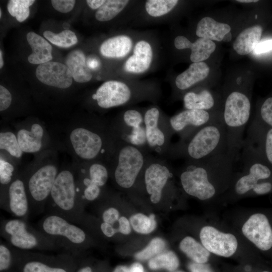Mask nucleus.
<instances>
[{
  "instance_id": "6ab92c4d",
  "label": "nucleus",
  "mask_w": 272,
  "mask_h": 272,
  "mask_svg": "<svg viewBox=\"0 0 272 272\" xmlns=\"http://www.w3.org/2000/svg\"><path fill=\"white\" fill-rule=\"evenodd\" d=\"M244 141L255 149L272 168V127L255 119L250 123Z\"/></svg>"
},
{
  "instance_id": "dca6fc26",
  "label": "nucleus",
  "mask_w": 272,
  "mask_h": 272,
  "mask_svg": "<svg viewBox=\"0 0 272 272\" xmlns=\"http://www.w3.org/2000/svg\"><path fill=\"white\" fill-rule=\"evenodd\" d=\"M243 235L259 249L266 251L272 247V229L267 217L256 213L244 224Z\"/></svg>"
},
{
  "instance_id": "c03bdc74",
  "label": "nucleus",
  "mask_w": 272,
  "mask_h": 272,
  "mask_svg": "<svg viewBox=\"0 0 272 272\" xmlns=\"http://www.w3.org/2000/svg\"><path fill=\"white\" fill-rule=\"evenodd\" d=\"M51 3L53 8L56 11L66 13L70 12L74 8L76 1L74 0H52Z\"/></svg>"
},
{
  "instance_id": "2eb2a0df",
  "label": "nucleus",
  "mask_w": 272,
  "mask_h": 272,
  "mask_svg": "<svg viewBox=\"0 0 272 272\" xmlns=\"http://www.w3.org/2000/svg\"><path fill=\"white\" fill-rule=\"evenodd\" d=\"M132 98V92L125 83L109 81L101 85L93 94L92 98L102 108L107 109L128 103Z\"/></svg>"
},
{
  "instance_id": "37998d69",
  "label": "nucleus",
  "mask_w": 272,
  "mask_h": 272,
  "mask_svg": "<svg viewBox=\"0 0 272 272\" xmlns=\"http://www.w3.org/2000/svg\"><path fill=\"white\" fill-rule=\"evenodd\" d=\"M14 168L9 162L1 159L0 160V183L2 185H8L11 184Z\"/></svg>"
},
{
  "instance_id": "f257e3e1",
  "label": "nucleus",
  "mask_w": 272,
  "mask_h": 272,
  "mask_svg": "<svg viewBox=\"0 0 272 272\" xmlns=\"http://www.w3.org/2000/svg\"><path fill=\"white\" fill-rule=\"evenodd\" d=\"M228 151L227 132L221 117L171 144L167 156L197 161Z\"/></svg>"
},
{
  "instance_id": "2f4dec72",
  "label": "nucleus",
  "mask_w": 272,
  "mask_h": 272,
  "mask_svg": "<svg viewBox=\"0 0 272 272\" xmlns=\"http://www.w3.org/2000/svg\"><path fill=\"white\" fill-rule=\"evenodd\" d=\"M127 0H108L95 13L96 19L101 22L109 21L116 16L128 3Z\"/></svg>"
},
{
  "instance_id": "f3484780",
  "label": "nucleus",
  "mask_w": 272,
  "mask_h": 272,
  "mask_svg": "<svg viewBox=\"0 0 272 272\" xmlns=\"http://www.w3.org/2000/svg\"><path fill=\"white\" fill-rule=\"evenodd\" d=\"M5 206L3 210L15 218L28 220L30 215L26 187L20 179L14 180L9 186Z\"/></svg>"
},
{
  "instance_id": "39448f33",
  "label": "nucleus",
  "mask_w": 272,
  "mask_h": 272,
  "mask_svg": "<svg viewBox=\"0 0 272 272\" xmlns=\"http://www.w3.org/2000/svg\"><path fill=\"white\" fill-rule=\"evenodd\" d=\"M51 203L47 213L60 216L79 225L84 214L78 199L73 173L63 170L57 175L49 196Z\"/></svg>"
},
{
  "instance_id": "a19ab883",
  "label": "nucleus",
  "mask_w": 272,
  "mask_h": 272,
  "mask_svg": "<svg viewBox=\"0 0 272 272\" xmlns=\"http://www.w3.org/2000/svg\"><path fill=\"white\" fill-rule=\"evenodd\" d=\"M15 260L14 248L7 242L0 243V271H7Z\"/></svg>"
},
{
  "instance_id": "3c124183",
  "label": "nucleus",
  "mask_w": 272,
  "mask_h": 272,
  "mask_svg": "<svg viewBox=\"0 0 272 272\" xmlns=\"http://www.w3.org/2000/svg\"><path fill=\"white\" fill-rule=\"evenodd\" d=\"M100 228L102 234L107 237H112L117 232V229L105 222H102Z\"/></svg>"
},
{
  "instance_id": "72a5a7b5",
  "label": "nucleus",
  "mask_w": 272,
  "mask_h": 272,
  "mask_svg": "<svg viewBox=\"0 0 272 272\" xmlns=\"http://www.w3.org/2000/svg\"><path fill=\"white\" fill-rule=\"evenodd\" d=\"M43 36L51 43L60 47H70L78 42L76 34L69 29L57 34L50 31H45L43 32Z\"/></svg>"
},
{
  "instance_id": "13d9d810",
  "label": "nucleus",
  "mask_w": 272,
  "mask_h": 272,
  "mask_svg": "<svg viewBox=\"0 0 272 272\" xmlns=\"http://www.w3.org/2000/svg\"><path fill=\"white\" fill-rule=\"evenodd\" d=\"M4 65V60L3 58L2 51L0 50V68L2 69Z\"/></svg>"
},
{
  "instance_id": "423d86ee",
  "label": "nucleus",
  "mask_w": 272,
  "mask_h": 272,
  "mask_svg": "<svg viewBox=\"0 0 272 272\" xmlns=\"http://www.w3.org/2000/svg\"><path fill=\"white\" fill-rule=\"evenodd\" d=\"M148 152L119 140L113 154V177L123 189L131 188L145 166Z\"/></svg>"
},
{
  "instance_id": "1a4fd4ad",
  "label": "nucleus",
  "mask_w": 272,
  "mask_h": 272,
  "mask_svg": "<svg viewBox=\"0 0 272 272\" xmlns=\"http://www.w3.org/2000/svg\"><path fill=\"white\" fill-rule=\"evenodd\" d=\"M143 176L145 189L153 203L162 199L165 187L173 177L170 164L162 157H155L150 154L141 173Z\"/></svg>"
},
{
  "instance_id": "6e6d98bb",
  "label": "nucleus",
  "mask_w": 272,
  "mask_h": 272,
  "mask_svg": "<svg viewBox=\"0 0 272 272\" xmlns=\"http://www.w3.org/2000/svg\"><path fill=\"white\" fill-rule=\"evenodd\" d=\"M76 272H93V270L90 266L86 265L78 268Z\"/></svg>"
},
{
  "instance_id": "bb28decb",
  "label": "nucleus",
  "mask_w": 272,
  "mask_h": 272,
  "mask_svg": "<svg viewBox=\"0 0 272 272\" xmlns=\"http://www.w3.org/2000/svg\"><path fill=\"white\" fill-rule=\"evenodd\" d=\"M65 65L71 72L73 79L78 83L89 82L92 74L87 64L84 53L80 50L71 51L66 56Z\"/></svg>"
},
{
  "instance_id": "4c0bfd02",
  "label": "nucleus",
  "mask_w": 272,
  "mask_h": 272,
  "mask_svg": "<svg viewBox=\"0 0 272 272\" xmlns=\"http://www.w3.org/2000/svg\"><path fill=\"white\" fill-rule=\"evenodd\" d=\"M0 149L7 151L16 158H20L23 153L16 135L10 131L1 132Z\"/></svg>"
},
{
  "instance_id": "c756f323",
  "label": "nucleus",
  "mask_w": 272,
  "mask_h": 272,
  "mask_svg": "<svg viewBox=\"0 0 272 272\" xmlns=\"http://www.w3.org/2000/svg\"><path fill=\"white\" fill-rule=\"evenodd\" d=\"M183 100L185 109L210 112L216 106V101L213 94L207 89L199 92H188L184 95Z\"/></svg>"
},
{
  "instance_id": "f704fd0d",
  "label": "nucleus",
  "mask_w": 272,
  "mask_h": 272,
  "mask_svg": "<svg viewBox=\"0 0 272 272\" xmlns=\"http://www.w3.org/2000/svg\"><path fill=\"white\" fill-rule=\"evenodd\" d=\"M155 217L154 214H151L148 217L139 213L131 216L130 223L136 232L141 234H149L153 231L156 227Z\"/></svg>"
},
{
  "instance_id": "b1692460",
  "label": "nucleus",
  "mask_w": 272,
  "mask_h": 272,
  "mask_svg": "<svg viewBox=\"0 0 272 272\" xmlns=\"http://www.w3.org/2000/svg\"><path fill=\"white\" fill-rule=\"evenodd\" d=\"M209 72V66L205 62H193L186 70L176 77V86L181 91L187 90L206 78Z\"/></svg>"
},
{
  "instance_id": "4d7b16f0",
  "label": "nucleus",
  "mask_w": 272,
  "mask_h": 272,
  "mask_svg": "<svg viewBox=\"0 0 272 272\" xmlns=\"http://www.w3.org/2000/svg\"><path fill=\"white\" fill-rule=\"evenodd\" d=\"M232 34L230 32L227 33L224 37L223 40L224 42H229L231 40Z\"/></svg>"
},
{
  "instance_id": "ea45409f",
  "label": "nucleus",
  "mask_w": 272,
  "mask_h": 272,
  "mask_svg": "<svg viewBox=\"0 0 272 272\" xmlns=\"http://www.w3.org/2000/svg\"><path fill=\"white\" fill-rule=\"evenodd\" d=\"M89 177L93 183L97 185L100 187L103 186L108 179V170L101 163H93L89 168Z\"/></svg>"
},
{
  "instance_id": "680f3d73",
  "label": "nucleus",
  "mask_w": 272,
  "mask_h": 272,
  "mask_svg": "<svg viewBox=\"0 0 272 272\" xmlns=\"http://www.w3.org/2000/svg\"><path fill=\"white\" fill-rule=\"evenodd\" d=\"M262 272H268V271H263Z\"/></svg>"
},
{
  "instance_id": "de8ad7c7",
  "label": "nucleus",
  "mask_w": 272,
  "mask_h": 272,
  "mask_svg": "<svg viewBox=\"0 0 272 272\" xmlns=\"http://www.w3.org/2000/svg\"><path fill=\"white\" fill-rule=\"evenodd\" d=\"M271 50L272 39H269L259 42L254 49V52L259 54L268 52Z\"/></svg>"
},
{
  "instance_id": "bf43d9fd",
  "label": "nucleus",
  "mask_w": 272,
  "mask_h": 272,
  "mask_svg": "<svg viewBox=\"0 0 272 272\" xmlns=\"http://www.w3.org/2000/svg\"><path fill=\"white\" fill-rule=\"evenodd\" d=\"M237 2L240 3H255L257 2V0H237Z\"/></svg>"
},
{
  "instance_id": "58836bf2",
  "label": "nucleus",
  "mask_w": 272,
  "mask_h": 272,
  "mask_svg": "<svg viewBox=\"0 0 272 272\" xmlns=\"http://www.w3.org/2000/svg\"><path fill=\"white\" fill-rule=\"evenodd\" d=\"M166 246L164 240L160 238L153 239L143 250L138 252L135 257L138 260H146L160 254Z\"/></svg>"
},
{
  "instance_id": "7ed1b4c3",
  "label": "nucleus",
  "mask_w": 272,
  "mask_h": 272,
  "mask_svg": "<svg viewBox=\"0 0 272 272\" xmlns=\"http://www.w3.org/2000/svg\"><path fill=\"white\" fill-rule=\"evenodd\" d=\"M37 227L54 240L59 249L75 256H79L89 245L85 229L58 215L47 213L38 221Z\"/></svg>"
},
{
  "instance_id": "052dcab7",
  "label": "nucleus",
  "mask_w": 272,
  "mask_h": 272,
  "mask_svg": "<svg viewBox=\"0 0 272 272\" xmlns=\"http://www.w3.org/2000/svg\"><path fill=\"white\" fill-rule=\"evenodd\" d=\"M2 10L0 9V18L2 17Z\"/></svg>"
},
{
  "instance_id": "c9c22d12",
  "label": "nucleus",
  "mask_w": 272,
  "mask_h": 272,
  "mask_svg": "<svg viewBox=\"0 0 272 272\" xmlns=\"http://www.w3.org/2000/svg\"><path fill=\"white\" fill-rule=\"evenodd\" d=\"M35 1L34 0H10L7 4L10 14L15 17L19 22L24 21L30 14L29 7Z\"/></svg>"
},
{
  "instance_id": "6e6552de",
  "label": "nucleus",
  "mask_w": 272,
  "mask_h": 272,
  "mask_svg": "<svg viewBox=\"0 0 272 272\" xmlns=\"http://www.w3.org/2000/svg\"><path fill=\"white\" fill-rule=\"evenodd\" d=\"M57 174L55 166L46 165L39 168L29 178L26 190L30 215H38L46 210L48 198Z\"/></svg>"
},
{
  "instance_id": "8fccbe9b",
  "label": "nucleus",
  "mask_w": 272,
  "mask_h": 272,
  "mask_svg": "<svg viewBox=\"0 0 272 272\" xmlns=\"http://www.w3.org/2000/svg\"><path fill=\"white\" fill-rule=\"evenodd\" d=\"M190 272H214L208 264L191 262L188 266Z\"/></svg>"
},
{
  "instance_id": "49530a36",
  "label": "nucleus",
  "mask_w": 272,
  "mask_h": 272,
  "mask_svg": "<svg viewBox=\"0 0 272 272\" xmlns=\"http://www.w3.org/2000/svg\"><path fill=\"white\" fill-rule=\"evenodd\" d=\"M12 95L3 86H0V111L6 110L11 105Z\"/></svg>"
},
{
  "instance_id": "4468645a",
  "label": "nucleus",
  "mask_w": 272,
  "mask_h": 272,
  "mask_svg": "<svg viewBox=\"0 0 272 272\" xmlns=\"http://www.w3.org/2000/svg\"><path fill=\"white\" fill-rule=\"evenodd\" d=\"M199 236L202 245L215 254L228 257L237 250L238 242L235 236L220 232L213 227L202 228Z\"/></svg>"
},
{
  "instance_id": "a211bd4d",
  "label": "nucleus",
  "mask_w": 272,
  "mask_h": 272,
  "mask_svg": "<svg viewBox=\"0 0 272 272\" xmlns=\"http://www.w3.org/2000/svg\"><path fill=\"white\" fill-rule=\"evenodd\" d=\"M35 75L44 84L60 89H66L72 84L73 77L67 66L62 63L49 61L39 64Z\"/></svg>"
},
{
  "instance_id": "864d4df0",
  "label": "nucleus",
  "mask_w": 272,
  "mask_h": 272,
  "mask_svg": "<svg viewBox=\"0 0 272 272\" xmlns=\"http://www.w3.org/2000/svg\"><path fill=\"white\" fill-rule=\"evenodd\" d=\"M129 272H144V269L142 264L136 262L133 263L129 268Z\"/></svg>"
},
{
  "instance_id": "a18cd8bd",
  "label": "nucleus",
  "mask_w": 272,
  "mask_h": 272,
  "mask_svg": "<svg viewBox=\"0 0 272 272\" xmlns=\"http://www.w3.org/2000/svg\"><path fill=\"white\" fill-rule=\"evenodd\" d=\"M119 213L118 210L113 207H110L105 210L102 214V222H105L113 226L114 223L118 221Z\"/></svg>"
},
{
  "instance_id": "412c9836",
  "label": "nucleus",
  "mask_w": 272,
  "mask_h": 272,
  "mask_svg": "<svg viewBox=\"0 0 272 272\" xmlns=\"http://www.w3.org/2000/svg\"><path fill=\"white\" fill-rule=\"evenodd\" d=\"M174 45L178 49H190V58L193 62H201L208 59L216 47L213 41L206 38H200L191 43L187 38L181 35L175 38Z\"/></svg>"
},
{
  "instance_id": "79ce46f5",
  "label": "nucleus",
  "mask_w": 272,
  "mask_h": 272,
  "mask_svg": "<svg viewBox=\"0 0 272 272\" xmlns=\"http://www.w3.org/2000/svg\"><path fill=\"white\" fill-rule=\"evenodd\" d=\"M255 119L272 127V96L267 98L261 103Z\"/></svg>"
},
{
  "instance_id": "603ef678",
  "label": "nucleus",
  "mask_w": 272,
  "mask_h": 272,
  "mask_svg": "<svg viewBox=\"0 0 272 272\" xmlns=\"http://www.w3.org/2000/svg\"><path fill=\"white\" fill-rule=\"evenodd\" d=\"M106 1L103 0H87V4L92 9H98L100 8Z\"/></svg>"
},
{
  "instance_id": "f03ea898",
  "label": "nucleus",
  "mask_w": 272,
  "mask_h": 272,
  "mask_svg": "<svg viewBox=\"0 0 272 272\" xmlns=\"http://www.w3.org/2000/svg\"><path fill=\"white\" fill-rule=\"evenodd\" d=\"M239 160L243 169L234 184L235 193L238 195L250 191L257 195L269 193L272 190V168L244 140Z\"/></svg>"
},
{
  "instance_id": "c85d7f7f",
  "label": "nucleus",
  "mask_w": 272,
  "mask_h": 272,
  "mask_svg": "<svg viewBox=\"0 0 272 272\" xmlns=\"http://www.w3.org/2000/svg\"><path fill=\"white\" fill-rule=\"evenodd\" d=\"M43 130L42 126L33 124L30 131L21 129L18 132L17 140L21 149L25 153H35L40 150L42 146Z\"/></svg>"
},
{
  "instance_id": "4be33fe9",
  "label": "nucleus",
  "mask_w": 272,
  "mask_h": 272,
  "mask_svg": "<svg viewBox=\"0 0 272 272\" xmlns=\"http://www.w3.org/2000/svg\"><path fill=\"white\" fill-rule=\"evenodd\" d=\"M152 57V49L150 44L145 41H140L135 45L133 54L126 61L124 69L129 73H144L150 67Z\"/></svg>"
},
{
  "instance_id": "473e14b6",
  "label": "nucleus",
  "mask_w": 272,
  "mask_h": 272,
  "mask_svg": "<svg viewBox=\"0 0 272 272\" xmlns=\"http://www.w3.org/2000/svg\"><path fill=\"white\" fill-rule=\"evenodd\" d=\"M179 264L177 256L171 251L160 253L151 258L149 262V266L151 269L164 268L170 271L176 269Z\"/></svg>"
},
{
  "instance_id": "e2e57ef3",
  "label": "nucleus",
  "mask_w": 272,
  "mask_h": 272,
  "mask_svg": "<svg viewBox=\"0 0 272 272\" xmlns=\"http://www.w3.org/2000/svg\"><path fill=\"white\" fill-rule=\"evenodd\" d=\"M178 272H182V271H178Z\"/></svg>"
},
{
  "instance_id": "393cba45",
  "label": "nucleus",
  "mask_w": 272,
  "mask_h": 272,
  "mask_svg": "<svg viewBox=\"0 0 272 272\" xmlns=\"http://www.w3.org/2000/svg\"><path fill=\"white\" fill-rule=\"evenodd\" d=\"M132 45L130 37L124 35H118L104 41L100 47V52L108 58H122L130 52Z\"/></svg>"
},
{
  "instance_id": "f8f14e48",
  "label": "nucleus",
  "mask_w": 272,
  "mask_h": 272,
  "mask_svg": "<svg viewBox=\"0 0 272 272\" xmlns=\"http://www.w3.org/2000/svg\"><path fill=\"white\" fill-rule=\"evenodd\" d=\"M220 118L221 114L185 109L169 118V122L174 133L178 134L179 140H183L204 125Z\"/></svg>"
},
{
  "instance_id": "09e8293b",
  "label": "nucleus",
  "mask_w": 272,
  "mask_h": 272,
  "mask_svg": "<svg viewBox=\"0 0 272 272\" xmlns=\"http://www.w3.org/2000/svg\"><path fill=\"white\" fill-rule=\"evenodd\" d=\"M119 227L117 228V232L127 235L131 232V227L129 222L124 217H120L118 220Z\"/></svg>"
},
{
  "instance_id": "5fc2aeb1",
  "label": "nucleus",
  "mask_w": 272,
  "mask_h": 272,
  "mask_svg": "<svg viewBox=\"0 0 272 272\" xmlns=\"http://www.w3.org/2000/svg\"><path fill=\"white\" fill-rule=\"evenodd\" d=\"M113 272H129V268L124 265H118L115 267Z\"/></svg>"
},
{
  "instance_id": "ddd939ff",
  "label": "nucleus",
  "mask_w": 272,
  "mask_h": 272,
  "mask_svg": "<svg viewBox=\"0 0 272 272\" xmlns=\"http://www.w3.org/2000/svg\"><path fill=\"white\" fill-rule=\"evenodd\" d=\"M70 140L76 153L85 160H94L107 152L103 136L96 131L75 128L71 133Z\"/></svg>"
},
{
  "instance_id": "5701e85b",
  "label": "nucleus",
  "mask_w": 272,
  "mask_h": 272,
  "mask_svg": "<svg viewBox=\"0 0 272 272\" xmlns=\"http://www.w3.org/2000/svg\"><path fill=\"white\" fill-rule=\"evenodd\" d=\"M26 39L32 50L28 57L30 63L40 64L50 61L52 46L46 40L34 32H28Z\"/></svg>"
},
{
  "instance_id": "20e7f679",
  "label": "nucleus",
  "mask_w": 272,
  "mask_h": 272,
  "mask_svg": "<svg viewBox=\"0 0 272 272\" xmlns=\"http://www.w3.org/2000/svg\"><path fill=\"white\" fill-rule=\"evenodd\" d=\"M0 232L6 242L16 249L27 251L59 249L54 240L30 225L28 220L15 218L3 220Z\"/></svg>"
},
{
  "instance_id": "0eeeda50",
  "label": "nucleus",
  "mask_w": 272,
  "mask_h": 272,
  "mask_svg": "<svg viewBox=\"0 0 272 272\" xmlns=\"http://www.w3.org/2000/svg\"><path fill=\"white\" fill-rule=\"evenodd\" d=\"M144 120L150 152L155 153L162 158L167 156L174 134L169 118L164 117L157 107H153L146 111Z\"/></svg>"
},
{
  "instance_id": "9b49d317",
  "label": "nucleus",
  "mask_w": 272,
  "mask_h": 272,
  "mask_svg": "<svg viewBox=\"0 0 272 272\" xmlns=\"http://www.w3.org/2000/svg\"><path fill=\"white\" fill-rule=\"evenodd\" d=\"M119 140L150 153L147 143L144 115L135 109L125 111L114 127Z\"/></svg>"
},
{
  "instance_id": "aec40b11",
  "label": "nucleus",
  "mask_w": 272,
  "mask_h": 272,
  "mask_svg": "<svg viewBox=\"0 0 272 272\" xmlns=\"http://www.w3.org/2000/svg\"><path fill=\"white\" fill-rule=\"evenodd\" d=\"M16 256L24 261L21 272H69L67 268L48 263L49 256L14 248Z\"/></svg>"
},
{
  "instance_id": "7c9ffc66",
  "label": "nucleus",
  "mask_w": 272,
  "mask_h": 272,
  "mask_svg": "<svg viewBox=\"0 0 272 272\" xmlns=\"http://www.w3.org/2000/svg\"><path fill=\"white\" fill-rule=\"evenodd\" d=\"M180 250L194 262L205 263L209 259L210 252L193 238L187 236L179 245Z\"/></svg>"
},
{
  "instance_id": "9d476101",
  "label": "nucleus",
  "mask_w": 272,
  "mask_h": 272,
  "mask_svg": "<svg viewBox=\"0 0 272 272\" xmlns=\"http://www.w3.org/2000/svg\"><path fill=\"white\" fill-rule=\"evenodd\" d=\"M182 188L188 195L200 200L213 197L217 192L208 180L198 161H185L180 174Z\"/></svg>"
},
{
  "instance_id": "e433bc0d",
  "label": "nucleus",
  "mask_w": 272,
  "mask_h": 272,
  "mask_svg": "<svg viewBox=\"0 0 272 272\" xmlns=\"http://www.w3.org/2000/svg\"><path fill=\"white\" fill-rule=\"evenodd\" d=\"M177 0H149L146 3L147 12L152 17H160L171 11L178 3Z\"/></svg>"
},
{
  "instance_id": "a878e982",
  "label": "nucleus",
  "mask_w": 272,
  "mask_h": 272,
  "mask_svg": "<svg viewBox=\"0 0 272 272\" xmlns=\"http://www.w3.org/2000/svg\"><path fill=\"white\" fill-rule=\"evenodd\" d=\"M230 30L231 27L229 25L218 22L211 17H206L197 23L196 34L199 38L221 41Z\"/></svg>"
},
{
  "instance_id": "cd10ccee",
  "label": "nucleus",
  "mask_w": 272,
  "mask_h": 272,
  "mask_svg": "<svg viewBox=\"0 0 272 272\" xmlns=\"http://www.w3.org/2000/svg\"><path fill=\"white\" fill-rule=\"evenodd\" d=\"M262 32V27L255 25L244 30L234 41L233 46L240 55H246L254 50L259 42Z\"/></svg>"
}]
</instances>
